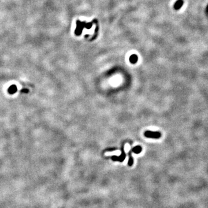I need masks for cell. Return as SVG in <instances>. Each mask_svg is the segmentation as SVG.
I'll list each match as a JSON object with an SVG mask.
<instances>
[{
    "label": "cell",
    "mask_w": 208,
    "mask_h": 208,
    "mask_svg": "<svg viewBox=\"0 0 208 208\" xmlns=\"http://www.w3.org/2000/svg\"><path fill=\"white\" fill-rule=\"evenodd\" d=\"M138 58L136 54H132L129 57V61L131 64H136L138 61Z\"/></svg>",
    "instance_id": "obj_4"
},
{
    "label": "cell",
    "mask_w": 208,
    "mask_h": 208,
    "mask_svg": "<svg viewBox=\"0 0 208 208\" xmlns=\"http://www.w3.org/2000/svg\"><path fill=\"white\" fill-rule=\"evenodd\" d=\"M28 90L27 89H23V90L21 91V92H23V93H28Z\"/></svg>",
    "instance_id": "obj_8"
},
{
    "label": "cell",
    "mask_w": 208,
    "mask_h": 208,
    "mask_svg": "<svg viewBox=\"0 0 208 208\" xmlns=\"http://www.w3.org/2000/svg\"><path fill=\"white\" fill-rule=\"evenodd\" d=\"M183 0H178L174 5V8L176 10H179L180 8H182V6H183Z\"/></svg>",
    "instance_id": "obj_3"
},
{
    "label": "cell",
    "mask_w": 208,
    "mask_h": 208,
    "mask_svg": "<svg viewBox=\"0 0 208 208\" xmlns=\"http://www.w3.org/2000/svg\"><path fill=\"white\" fill-rule=\"evenodd\" d=\"M17 91V87L15 85H12L11 86L9 87V89H8V92L9 93L12 94H14Z\"/></svg>",
    "instance_id": "obj_7"
},
{
    "label": "cell",
    "mask_w": 208,
    "mask_h": 208,
    "mask_svg": "<svg viewBox=\"0 0 208 208\" xmlns=\"http://www.w3.org/2000/svg\"><path fill=\"white\" fill-rule=\"evenodd\" d=\"M145 136L147 138L158 139L161 136V134L160 132H153L147 131L145 132Z\"/></svg>",
    "instance_id": "obj_2"
},
{
    "label": "cell",
    "mask_w": 208,
    "mask_h": 208,
    "mask_svg": "<svg viewBox=\"0 0 208 208\" xmlns=\"http://www.w3.org/2000/svg\"><path fill=\"white\" fill-rule=\"evenodd\" d=\"M131 153H132V151H131V150H130V151L128 152L129 159H128V165L129 167H131V166L133 165V163H134V160H133V158H132V157Z\"/></svg>",
    "instance_id": "obj_6"
},
{
    "label": "cell",
    "mask_w": 208,
    "mask_h": 208,
    "mask_svg": "<svg viewBox=\"0 0 208 208\" xmlns=\"http://www.w3.org/2000/svg\"><path fill=\"white\" fill-rule=\"evenodd\" d=\"M131 151L135 154H139L142 151V147L140 146H136L134 147L131 150Z\"/></svg>",
    "instance_id": "obj_5"
},
{
    "label": "cell",
    "mask_w": 208,
    "mask_h": 208,
    "mask_svg": "<svg viewBox=\"0 0 208 208\" xmlns=\"http://www.w3.org/2000/svg\"><path fill=\"white\" fill-rule=\"evenodd\" d=\"M121 154L120 156H112L111 157V159L114 161H119V162H123L125 157H126V154L124 152V146H122V147L121 148Z\"/></svg>",
    "instance_id": "obj_1"
}]
</instances>
